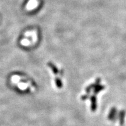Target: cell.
<instances>
[{
	"label": "cell",
	"instance_id": "cell-1",
	"mask_svg": "<svg viewBox=\"0 0 126 126\" xmlns=\"http://www.w3.org/2000/svg\"><path fill=\"white\" fill-rule=\"evenodd\" d=\"M119 119V113H117V110L115 107L111 109L108 115V119L111 121H116Z\"/></svg>",
	"mask_w": 126,
	"mask_h": 126
},
{
	"label": "cell",
	"instance_id": "cell-2",
	"mask_svg": "<svg viewBox=\"0 0 126 126\" xmlns=\"http://www.w3.org/2000/svg\"><path fill=\"white\" fill-rule=\"evenodd\" d=\"M100 81H101V79H100V78H97L96 79L95 83H92V84L90 85L87 86V87H86V89H85L86 94H90V92H91V91H92V89H94V88H95L96 86L100 84Z\"/></svg>",
	"mask_w": 126,
	"mask_h": 126
},
{
	"label": "cell",
	"instance_id": "cell-3",
	"mask_svg": "<svg viewBox=\"0 0 126 126\" xmlns=\"http://www.w3.org/2000/svg\"><path fill=\"white\" fill-rule=\"evenodd\" d=\"M89 99L91 101V110L94 111L97 109V100L95 95H92L90 96Z\"/></svg>",
	"mask_w": 126,
	"mask_h": 126
},
{
	"label": "cell",
	"instance_id": "cell-4",
	"mask_svg": "<svg viewBox=\"0 0 126 126\" xmlns=\"http://www.w3.org/2000/svg\"><path fill=\"white\" fill-rule=\"evenodd\" d=\"M126 116V111L124 110H121L119 113V119L120 125H123L124 123V119H125Z\"/></svg>",
	"mask_w": 126,
	"mask_h": 126
},
{
	"label": "cell",
	"instance_id": "cell-5",
	"mask_svg": "<svg viewBox=\"0 0 126 126\" xmlns=\"http://www.w3.org/2000/svg\"><path fill=\"white\" fill-rule=\"evenodd\" d=\"M105 88V86L104 85H98L94 88V94H97L99 92H100V91L102 90H104Z\"/></svg>",
	"mask_w": 126,
	"mask_h": 126
},
{
	"label": "cell",
	"instance_id": "cell-6",
	"mask_svg": "<svg viewBox=\"0 0 126 126\" xmlns=\"http://www.w3.org/2000/svg\"><path fill=\"white\" fill-rule=\"evenodd\" d=\"M48 65L49 66V67L51 69L52 71H53V72L54 74L55 75L58 74V73H59V70H58V68L54 65V64H53V63H48Z\"/></svg>",
	"mask_w": 126,
	"mask_h": 126
},
{
	"label": "cell",
	"instance_id": "cell-7",
	"mask_svg": "<svg viewBox=\"0 0 126 126\" xmlns=\"http://www.w3.org/2000/svg\"><path fill=\"white\" fill-rule=\"evenodd\" d=\"M54 80H55V83H56L57 87L59 88V89H61V88L63 87V83H62V81H61V80L59 78V77H56Z\"/></svg>",
	"mask_w": 126,
	"mask_h": 126
},
{
	"label": "cell",
	"instance_id": "cell-8",
	"mask_svg": "<svg viewBox=\"0 0 126 126\" xmlns=\"http://www.w3.org/2000/svg\"><path fill=\"white\" fill-rule=\"evenodd\" d=\"M90 97V96H89V94H84V95H82L81 96V99L82 100H85L86 99H89Z\"/></svg>",
	"mask_w": 126,
	"mask_h": 126
}]
</instances>
